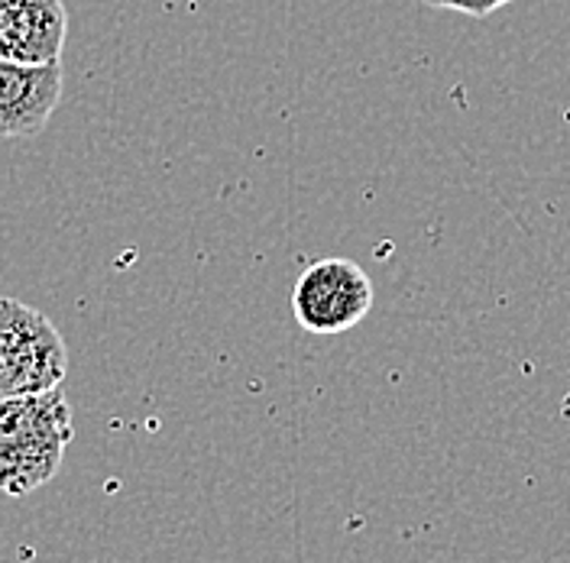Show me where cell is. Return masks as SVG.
Wrapping results in <instances>:
<instances>
[{
	"mask_svg": "<svg viewBox=\"0 0 570 563\" xmlns=\"http://www.w3.org/2000/svg\"><path fill=\"white\" fill-rule=\"evenodd\" d=\"M75 441V415L62 386L0 398V493L23 498L46 486Z\"/></svg>",
	"mask_w": 570,
	"mask_h": 563,
	"instance_id": "obj_1",
	"label": "cell"
},
{
	"mask_svg": "<svg viewBox=\"0 0 570 563\" xmlns=\"http://www.w3.org/2000/svg\"><path fill=\"white\" fill-rule=\"evenodd\" d=\"M66 373L69 347L59 327L33 305L0 295V398L49 392Z\"/></svg>",
	"mask_w": 570,
	"mask_h": 563,
	"instance_id": "obj_2",
	"label": "cell"
},
{
	"mask_svg": "<svg viewBox=\"0 0 570 563\" xmlns=\"http://www.w3.org/2000/svg\"><path fill=\"white\" fill-rule=\"evenodd\" d=\"M373 308V282L354 259L327 256L312 263L292 288V315L308 334H344Z\"/></svg>",
	"mask_w": 570,
	"mask_h": 563,
	"instance_id": "obj_3",
	"label": "cell"
},
{
	"mask_svg": "<svg viewBox=\"0 0 570 563\" xmlns=\"http://www.w3.org/2000/svg\"><path fill=\"white\" fill-rule=\"evenodd\" d=\"M62 62L23 66L0 59V140L39 137L62 101Z\"/></svg>",
	"mask_w": 570,
	"mask_h": 563,
	"instance_id": "obj_4",
	"label": "cell"
},
{
	"mask_svg": "<svg viewBox=\"0 0 570 563\" xmlns=\"http://www.w3.org/2000/svg\"><path fill=\"white\" fill-rule=\"evenodd\" d=\"M69 10L62 0H0V59L23 66L62 62Z\"/></svg>",
	"mask_w": 570,
	"mask_h": 563,
	"instance_id": "obj_5",
	"label": "cell"
},
{
	"mask_svg": "<svg viewBox=\"0 0 570 563\" xmlns=\"http://www.w3.org/2000/svg\"><path fill=\"white\" fill-rule=\"evenodd\" d=\"M428 7H438V10H458L466 17H490L497 13L499 7L512 3V0H422Z\"/></svg>",
	"mask_w": 570,
	"mask_h": 563,
	"instance_id": "obj_6",
	"label": "cell"
}]
</instances>
